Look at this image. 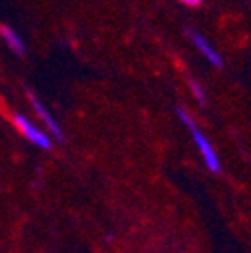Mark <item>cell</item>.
Segmentation results:
<instances>
[{
	"label": "cell",
	"mask_w": 251,
	"mask_h": 253,
	"mask_svg": "<svg viewBox=\"0 0 251 253\" xmlns=\"http://www.w3.org/2000/svg\"><path fill=\"white\" fill-rule=\"evenodd\" d=\"M12 125L18 129V133L24 135L33 145H37V147H41V149H44V151H48V149L52 147L50 135H46V133L41 129V126L35 125L28 117H24V115H20V113H14V115H12Z\"/></svg>",
	"instance_id": "6da1fadb"
},
{
	"label": "cell",
	"mask_w": 251,
	"mask_h": 253,
	"mask_svg": "<svg viewBox=\"0 0 251 253\" xmlns=\"http://www.w3.org/2000/svg\"><path fill=\"white\" fill-rule=\"evenodd\" d=\"M189 131H191V137H193V141H195V147H197L199 153H201V159H203L205 167H207L211 173H219V171H221V161H219V157H217L215 147L211 145V141L203 135V131L197 129V123L189 126Z\"/></svg>",
	"instance_id": "7a4b0ae2"
},
{
	"label": "cell",
	"mask_w": 251,
	"mask_h": 253,
	"mask_svg": "<svg viewBox=\"0 0 251 253\" xmlns=\"http://www.w3.org/2000/svg\"><path fill=\"white\" fill-rule=\"evenodd\" d=\"M185 35L187 37H189V41L195 44V48L205 56V60L207 62H211V65L213 67H217V69H221L223 67V56L221 54H219V50L199 33V30H195V28H187L185 30Z\"/></svg>",
	"instance_id": "3957f363"
},
{
	"label": "cell",
	"mask_w": 251,
	"mask_h": 253,
	"mask_svg": "<svg viewBox=\"0 0 251 253\" xmlns=\"http://www.w3.org/2000/svg\"><path fill=\"white\" fill-rule=\"evenodd\" d=\"M28 101H30V105H33V109L37 111V115H39V119L46 125V129L50 131V135L58 141V143H62V141H65V133H62V129H60V125H58V121L50 115V111L35 97V94L33 92H28Z\"/></svg>",
	"instance_id": "277c9868"
},
{
	"label": "cell",
	"mask_w": 251,
	"mask_h": 253,
	"mask_svg": "<svg viewBox=\"0 0 251 253\" xmlns=\"http://www.w3.org/2000/svg\"><path fill=\"white\" fill-rule=\"evenodd\" d=\"M0 37H2V41L6 42V46H8L14 54L22 56V54L26 52V44H24V41L18 37V33H16L12 26H8V24H0Z\"/></svg>",
	"instance_id": "5b68a950"
},
{
	"label": "cell",
	"mask_w": 251,
	"mask_h": 253,
	"mask_svg": "<svg viewBox=\"0 0 251 253\" xmlns=\"http://www.w3.org/2000/svg\"><path fill=\"white\" fill-rule=\"evenodd\" d=\"M189 88H191V92H193V97H195L201 105H207V94H205V88H203L201 83H197L195 79H191V81H189Z\"/></svg>",
	"instance_id": "8992f818"
},
{
	"label": "cell",
	"mask_w": 251,
	"mask_h": 253,
	"mask_svg": "<svg viewBox=\"0 0 251 253\" xmlns=\"http://www.w3.org/2000/svg\"><path fill=\"white\" fill-rule=\"evenodd\" d=\"M181 4H185V6H191V8H197V6H201V2L203 0H179Z\"/></svg>",
	"instance_id": "52a82bcc"
}]
</instances>
